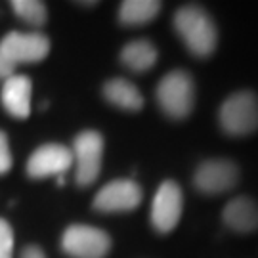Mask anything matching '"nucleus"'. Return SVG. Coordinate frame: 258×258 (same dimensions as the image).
<instances>
[{
    "instance_id": "f257e3e1",
    "label": "nucleus",
    "mask_w": 258,
    "mask_h": 258,
    "mask_svg": "<svg viewBox=\"0 0 258 258\" xmlns=\"http://www.w3.org/2000/svg\"><path fill=\"white\" fill-rule=\"evenodd\" d=\"M172 25L185 50L194 57L207 59L218 46V29L211 14L197 4H187L174 12Z\"/></svg>"
},
{
    "instance_id": "f03ea898",
    "label": "nucleus",
    "mask_w": 258,
    "mask_h": 258,
    "mask_svg": "<svg viewBox=\"0 0 258 258\" xmlns=\"http://www.w3.org/2000/svg\"><path fill=\"white\" fill-rule=\"evenodd\" d=\"M157 105L172 120L187 119L195 109V81L184 69H172L161 77L155 90Z\"/></svg>"
},
{
    "instance_id": "7ed1b4c3",
    "label": "nucleus",
    "mask_w": 258,
    "mask_h": 258,
    "mask_svg": "<svg viewBox=\"0 0 258 258\" xmlns=\"http://www.w3.org/2000/svg\"><path fill=\"white\" fill-rule=\"evenodd\" d=\"M218 124L224 134L243 138L258 130V94L237 90L230 94L218 109Z\"/></svg>"
},
{
    "instance_id": "20e7f679",
    "label": "nucleus",
    "mask_w": 258,
    "mask_h": 258,
    "mask_svg": "<svg viewBox=\"0 0 258 258\" xmlns=\"http://www.w3.org/2000/svg\"><path fill=\"white\" fill-rule=\"evenodd\" d=\"M73 165H75V182L86 187L92 185L102 172L103 161V136L98 130H83L73 140Z\"/></svg>"
},
{
    "instance_id": "39448f33",
    "label": "nucleus",
    "mask_w": 258,
    "mask_h": 258,
    "mask_svg": "<svg viewBox=\"0 0 258 258\" xmlns=\"http://www.w3.org/2000/svg\"><path fill=\"white\" fill-rule=\"evenodd\" d=\"M241 170L231 159H205L194 172V187L203 195H224L235 189Z\"/></svg>"
},
{
    "instance_id": "423d86ee",
    "label": "nucleus",
    "mask_w": 258,
    "mask_h": 258,
    "mask_svg": "<svg viewBox=\"0 0 258 258\" xmlns=\"http://www.w3.org/2000/svg\"><path fill=\"white\" fill-rule=\"evenodd\" d=\"M111 245L107 231L86 224H73L61 235V249L71 258H107Z\"/></svg>"
},
{
    "instance_id": "0eeeda50",
    "label": "nucleus",
    "mask_w": 258,
    "mask_h": 258,
    "mask_svg": "<svg viewBox=\"0 0 258 258\" xmlns=\"http://www.w3.org/2000/svg\"><path fill=\"white\" fill-rule=\"evenodd\" d=\"M184 212V194L182 187L174 180H165L157 187L151 211H149V222L151 228L159 235H166L178 226Z\"/></svg>"
},
{
    "instance_id": "6e6552de",
    "label": "nucleus",
    "mask_w": 258,
    "mask_h": 258,
    "mask_svg": "<svg viewBox=\"0 0 258 258\" xmlns=\"http://www.w3.org/2000/svg\"><path fill=\"white\" fill-rule=\"evenodd\" d=\"M0 52L10 63H38L50 54V38L38 31H12L0 40Z\"/></svg>"
},
{
    "instance_id": "1a4fd4ad",
    "label": "nucleus",
    "mask_w": 258,
    "mask_h": 258,
    "mask_svg": "<svg viewBox=\"0 0 258 258\" xmlns=\"http://www.w3.org/2000/svg\"><path fill=\"white\" fill-rule=\"evenodd\" d=\"M144 201V189L130 178L111 180L94 197V209L105 214L136 211Z\"/></svg>"
},
{
    "instance_id": "9d476101",
    "label": "nucleus",
    "mask_w": 258,
    "mask_h": 258,
    "mask_svg": "<svg viewBox=\"0 0 258 258\" xmlns=\"http://www.w3.org/2000/svg\"><path fill=\"white\" fill-rule=\"evenodd\" d=\"M73 166V153L63 144H44L37 148L27 161V174L35 180L48 176H63Z\"/></svg>"
},
{
    "instance_id": "9b49d317",
    "label": "nucleus",
    "mask_w": 258,
    "mask_h": 258,
    "mask_svg": "<svg viewBox=\"0 0 258 258\" xmlns=\"http://www.w3.org/2000/svg\"><path fill=\"white\" fill-rule=\"evenodd\" d=\"M222 222L235 233H254L258 231V201L249 195L233 197L222 211Z\"/></svg>"
},
{
    "instance_id": "f8f14e48",
    "label": "nucleus",
    "mask_w": 258,
    "mask_h": 258,
    "mask_svg": "<svg viewBox=\"0 0 258 258\" xmlns=\"http://www.w3.org/2000/svg\"><path fill=\"white\" fill-rule=\"evenodd\" d=\"M31 96H33V83L27 75H12L2 84V105L12 117L27 119L31 115Z\"/></svg>"
},
{
    "instance_id": "ddd939ff",
    "label": "nucleus",
    "mask_w": 258,
    "mask_h": 258,
    "mask_svg": "<svg viewBox=\"0 0 258 258\" xmlns=\"http://www.w3.org/2000/svg\"><path fill=\"white\" fill-rule=\"evenodd\" d=\"M103 98L115 105L117 109L130 111V113H136V111L144 109V94L140 92V88L134 83H130L126 79H109L107 83L103 84L102 88Z\"/></svg>"
},
{
    "instance_id": "4468645a",
    "label": "nucleus",
    "mask_w": 258,
    "mask_h": 258,
    "mask_svg": "<svg viewBox=\"0 0 258 258\" xmlns=\"http://www.w3.org/2000/svg\"><path fill=\"white\" fill-rule=\"evenodd\" d=\"M119 59L132 73H146L151 67H155L159 59V50L148 38H136L122 46Z\"/></svg>"
},
{
    "instance_id": "2eb2a0df",
    "label": "nucleus",
    "mask_w": 258,
    "mask_h": 258,
    "mask_svg": "<svg viewBox=\"0 0 258 258\" xmlns=\"http://www.w3.org/2000/svg\"><path fill=\"white\" fill-rule=\"evenodd\" d=\"M163 4L159 0H124L119 6V21L124 27L148 25L161 14Z\"/></svg>"
},
{
    "instance_id": "dca6fc26",
    "label": "nucleus",
    "mask_w": 258,
    "mask_h": 258,
    "mask_svg": "<svg viewBox=\"0 0 258 258\" xmlns=\"http://www.w3.org/2000/svg\"><path fill=\"white\" fill-rule=\"evenodd\" d=\"M12 10L21 21H25L33 27H42L48 21L46 4L40 0H14Z\"/></svg>"
},
{
    "instance_id": "f3484780",
    "label": "nucleus",
    "mask_w": 258,
    "mask_h": 258,
    "mask_svg": "<svg viewBox=\"0 0 258 258\" xmlns=\"http://www.w3.org/2000/svg\"><path fill=\"white\" fill-rule=\"evenodd\" d=\"M14 252V230L4 218H0V258H12Z\"/></svg>"
},
{
    "instance_id": "a211bd4d",
    "label": "nucleus",
    "mask_w": 258,
    "mask_h": 258,
    "mask_svg": "<svg viewBox=\"0 0 258 258\" xmlns=\"http://www.w3.org/2000/svg\"><path fill=\"white\" fill-rule=\"evenodd\" d=\"M14 165L12 151H10V142L4 130H0V176L10 172V168Z\"/></svg>"
},
{
    "instance_id": "6ab92c4d",
    "label": "nucleus",
    "mask_w": 258,
    "mask_h": 258,
    "mask_svg": "<svg viewBox=\"0 0 258 258\" xmlns=\"http://www.w3.org/2000/svg\"><path fill=\"white\" fill-rule=\"evenodd\" d=\"M12 75H14V65L10 63L8 59L2 55V52H0V79L6 81V79L12 77Z\"/></svg>"
},
{
    "instance_id": "aec40b11",
    "label": "nucleus",
    "mask_w": 258,
    "mask_h": 258,
    "mask_svg": "<svg viewBox=\"0 0 258 258\" xmlns=\"http://www.w3.org/2000/svg\"><path fill=\"white\" fill-rule=\"evenodd\" d=\"M21 258H46V254L37 245H29V247H25V249L21 250Z\"/></svg>"
}]
</instances>
